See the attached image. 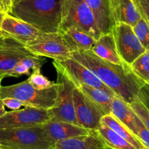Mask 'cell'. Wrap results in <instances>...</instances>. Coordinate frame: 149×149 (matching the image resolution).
I'll return each mask as SVG.
<instances>
[{
    "instance_id": "1f68e13d",
    "label": "cell",
    "mask_w": 149,
    "mask_h": 149,
    "mask_svg": "<svg viewBox=\"0 0 149 149\" xmlns=\"http://www.w3.org/2000/svg\"><path fill=\"white\" fill-rule=\"evenodd\" d=\"M11 7L12 0H0V8L6 13H10Z\"/></svg>"
},
{
    "instance_id": "d590c367",
    "label": "cell",
    "mask_w": 149,
    "mask_h": 149,
    "mask_svg": "<svg viewBox=\"0 0 149 149\" xmlns=\"http://www.w3.org/2000/svg\"><path fill=\"white\" fill-rule=\"evenodd\" d=\"M6 36H0V45H1V44L3 43V42H4V39H5Z\"/></svg>"
},
{
    "instance_id": "8d00e7d4",
    "label": "cell",
    "mask_w": 149,
    "mask_h": 149,
    "mask_svg": "<svg viewBox=\"0 0 149 149\" xmlns=\"http://www.w3.org/2000/svg\"><path fill=\"white\" fill-rule=\"evenodd\" d=\"M100 149H113V148H110V147L106 146L104 145L103 147H102V148H100Z\"/></svg>"
},
{
    "instance_id": "ab89813d",
    "label": "cell",
    "mask_w": 149,
    "mask_h": 149,
    "mask_svg": "<svg viewBox=\"0 0 149 149\" xmlns=\"http://www.w3.org/2000/svg\"><path fill=\"white\" fill-rule=\"evenodd\" d=\"M0 149H1V148H0Z\"/></svg>"
},
{
    "instance_id": "ac0fdd59",
    "label": "cell",
    "mask_w": 149,
    "mask_h": 149,
    "mask_svg": "<svg viewBox=\"0 0 149 149\" xmlns=\"http://www.w3.org/2000/svg\"><path fill=\"white\" fill-rule=\"evenodd\" d=\"M103 146V141L92 130L87 135L57 141L52 149H100Z\"/></svg>"
},
{
    "instance_id": "f546056e",
    "label": "cell",
    "mask_w": 149,
    "mask_h": 149,
    "mask_svg": "<svg viewBox=\"0 0 149 149\" xmlns=\"http://www.w3.org/2000/svg\"><path fill=\"white\" fill-rule=\"evenodd\" d=\"M30 74V70L28 69L26 67H25L24 65L20 62L18 64H17V65L14 67V68H13L11 71H10L8 77H19L23 75L29 76Z\"/></svg>"
},
{
    "instance_id": "8fae6325",
    "label": "cell",
    "mask_w": 149,
    "mask_h": 149,
    "mask_svg": "<svg viewBox=\"0 0 149 149\" xmlns=\"http://www.w3.org/2000/svg\"><path fill=\"white\" fill-rule=\"evenodd\" d=\"M74 104L78 125L90 130L97 129L103 113L77 87L74 90Z\"/></svg>"
},
{
    "instance_id": "9a60e30c",
    "label": "cell",
    "mask_w": 149,
    "mask_h": 149,
    "mask_svg": "<svg viewBox=\"0 0 149 149\" xmlns=\"http://www.w3.org/2000/svg\"><path fill=\"white\" fill-rule=\"evenodd\" d=\"M42 125L54 143L58 141L87 135L92 131L79 125L53 119L47 121Z\"/></svg>"
},
{
    "instance_id": "7402d4cb",
    "label": "cell",
    "mask_w": 149,
    "mask_h": 149,
    "mask_svg": "<svg viewBox=\"0 0 149 149\" xmlns=\"http://www.w3.org/2000/svg\"><path fill=\"white\" fill-rule=\"evenodd\" d=\"M111 113L136 135L135 126V114L131 109L129 103L124 101L118 96H115L112 101Z\"/></svg>"
},
{
    "instance_id": "d6986e66",
    "label": "cell",
    "mask_w": 149,
    "mask_h": 149,
    "mask_svg": "<svg viewBox=\"0 0 149 149\" xmlns=\"http://www.w3.org/2000/svg\"><path fill=\"white\" fill-rule=\"evenodd\" d=\"M90 50L104 61L115 64H122L123 61L118 55L111 31L100 35L95 42Z\"/></svg>"
},
{
    "instance_id": "ba28073f",
    "label": "cell",
    "mask_w": 149,
    "mask_h": 149,
    "mask_svg": "<svg viewBox=\"0 0 149 149\" xmlns=\"http://www.w3.org/2000/svg\"><path fill=\"white\" fill-rule=\"evenodd\" d=\"M25 47L31 53L55 61H62L71 58V53L65 46L59 33H41L34 40Z\"/></svg>"
},
{
    "instance_id": "5b68a950",
    "label": "cell",
    "mask_w": 149,
    "mask_h": 149,
    "mask_svg": "<svg viewBox=\"0 0 149 149\" xmlns=\"http://www.w3.org/2000/svg\"><path fill=\"white\" fill-rule=\"evenodd\" d=\"M68 26H75L95 39L101 35L93 13L84 0H61L60 29Z\"/></svg>"
},
{
    "instance_id": "74e56055",
    "label": "cell",
    "mask_w": 149,
    "mask_h": 149,
    "mask_svg": "<svg viewBox=\"0 0 149 149\" xmlns=\"http://www.w3.org/2000/svg\"><path fill=\"white\" fill-rule=\"evenodd\" d=\"M18 1H20V0H12V5H13V4H15V3L17 2Z\"/></svg>"
},
{
    "instance_id": "603a6c76",
    "label": "cell",
    "mask_w": 149,
    "mask_h": 149,
    "mask_svg": "<svg viewBox=\"0 0 149 149\" xmlns=\"http://www.w3.org/2000/svg\"><path fill=\"white\" fill-rule=\"evenodd\" d=\"M93 131L106 146L113 149H136L104 124L100 123L97 129Z\"/></svg>"
},
{
    "instance_id": "30bf717a",
    "label": "cell",
    "mask_w": 149,
    "mask_h": 149,
    "mask_svg": "<svg viewBox=\"0 0 149 149\" xmlns=\"http://www.w3.org/2000/svg\"><path fill=\"white\" fill-rule=\"evenodd\" d=\"M52 64H55L61 68L76 87L83 85L102 89L112 95L116 96L115 93L105 85L90 70L73 58L62 61L54 60Z\"/></svg>"
},
{
    "instance_id": "5bb4252c",
    "label": "cell",
    "mask_w": 149,
    "mask_h": 149,
    "mask_svg": "<svg viewBox=\"0 0 149 149\" xmlns=\"http://www.w3.org/2000/svg\"><path fill=\"white\" fill-rule=\"evenodd\" d=\"M58 33L71 53L90 50L96 40L90 34L75 26L61 28Z\"/></svg>"
},
{
    "instance_id": "484cf974",
    "label": "cell",
    "mask_w": 149,
    "mask_h": 149,
    "mask_svg": "<svg viewBox=\"0 0 149 149\" xmlns=\"http://www.w3.org/2000/svg\"><path fill=\"white\" fill-rule=\"evenodd\" d=\"M132 29L143 46L146 49H149L148 22L141 17L133 26H132Z\"/></svg>"
},
{
    "instance_id": "e0dca14e",
    "label": "cell",
    "mask_w": 149,
    "mask_h": 149,
    "mask_svg": "<svg viewBox=\"0 0 149 149\" xmlns=\"http://www.w3.org/2000/svg\"><path fill=\"white\" fill-rule=\"evenodd\" d=\"M110 4L114 23H123L133 26L141 18L132 0H110Z\"/></svg>"
},
{
    "instance_id": "277c9868",
    "label": "cell",
    "mask_w": 149,
    "mask_h": 149,
    "mask_svg": "<svg viewBox=\"0 0 149 149\" xmlns=\"http://www.w3.org/2000/svg\"><path fill=\"white\" fill-rule=\"evenodd\" d=\"M57 96L56 85L45 90L34 88L27 79L10 86H1L0 98L14 97L23 103V106L49 110L53 107Z\"/></svg>"
},
{
    "instance_id": "83f0119b",
    "label": "cell",
    "mask_w": 149,
    "mask_h": 149,
    "mask_svg": "<svg viewBox=\"0 0 149 149\" xmlns=\"http://www.w3.org/2000/svg\"><path fill=\"white\" fill-rule=\"evenodd\" d=\"M135 126L137 137L143 144L144 146L147 149H149V130L137 117L136 115L135 116Z\"/></svg>"
},
{
    "instance_id": "9c48e42d",
    "label": "cell",
    "mask_w": 149,
    "mask_h": 149,
    "mask_svg": "<svg viewBox=\"0 0 149 149\" xmlns=\"http://www.w3.org/2000/svg\"><path fill=\"white\" fill-rule=\"evenodd\" d=\"M52 118L49 110L26 106L23 109L7 111L3 116H0V129L42 125Z\"/></svg>"
},
{
    "instance_id": "f1b7e54d",
    "label": "cell",
    "mask_w": 149,
    "mask_h": 149,
    "mask_svg": "<svg viewBox=\"0 0 149 149\" xmlns=\"http://www.w3.org/2000/svg\"><path fill=\"white\" fill-rule=\"evenodd\" d=\"M141 17L149 22L148 11H149V0H132Z\"/></svg>"
},
{
    "instance_id": "4dcf8cb0",
    "label": "cell",
    "mask_w": 149,
    "mask_h": 149,
    "mask_svg": "<svg viewBox=\"0 0 149 149\" xmlns=\"http://www.w3.org/2000/svg\"><path fill=\"white\" fill-rule=\"evenodd\" d=\"M2 101L6 107L12 110H17L23 106V103L20 100L14 97H4L2 98Z\"/></svg>"
},
{
    "instance_id": "3957f363",
    "label": "cell",
    "mask_w": 149,
    "mask_h": 149,
    "mask_svg": "<svg viewBox=\"0 0 149 149\" xmlns=\"http://www.w3.org/2000/svg\"><path fill=\"white\" fill-rule=\"evenodd\" d=\"M53 145L42 125L0 129L1 149H52Z\"/></svg>"
},
{
    "instance_id": "d4e9b609",
    "label": "cell",
    "mask_w": 149,
    "mask_h": 149,
    "mask_svg": "<svg viewBox=\"0 0 149 149\" xmlns=\"http://www.w3.org/2000/svg\"><path fill=\"white\" fill-rule=\"evenodd\" d=\"M27 81L38 90H45L56 85L55 81H51L41 73V69L33 70V72L29 75Z\"/></svg>"
},
{
    "instance_id": "4fadbf2b",
    "label": "cell",
    "mask_w": 149,
    "mask_h": 149,
    "mask_svg": "<svg viewBox=\"0 0 149 149\" xmlns=\"http://www.w3.org/2000/svg\"><path fill=\"white\" fill-rule=\"evenodd\" d=\"M1 31L4 36L13 38L24 45L34 40L42 33L29 23L9 13L5 14Z\"/></svg>"
},
{
    "instance_id": "4316f807",
    "label": "cell",
    "mask_w": 149,
    "mask_h": 149,
    "mask_svg": "<svg viewBox=\"0 0 149 149\" xmlns=\"http://www.w3.org/2000/svg\"><path fill=\"white\" fill-rule=\"evenodd\" d=\"M131 109L137 117L143 123V125L149 130V109L148 107L138 100L129 103Z\"/></svg>"
},
{
    "instance_id": "e575fe53",
    "label": "cell",
    "mask_w": 149,
    "mask_h": 149,
    "mask_svg": "<svg viewBox=\"0 0 149 149\" xmlns=\"http://www.w3.org/2000/svg\"><path fill=\"white\" fill-rule=\"evenodd\" d=\"M4 77H5V76L3 75V74H0V88H1V81H2V79L4 78Z\"/></svg>"
},
{
    "instance_id": "ffe728a7",
    "label": "cell",
    "mask_w": 149,
    "mask_h": 149,
    "mask_svg": "<svg viewBox=\"0 0 149 149\" xmlns=\"http://www.w3.org/2000/svg\"><path fill=\"white\" fill-rule=\"evenodd\" d=\"M92 103L103 113V115L111 113L112 101L115 96L102 89L95 88L88 86H79L77 87Z\"/></svg>"
},
{
    "instance_id": "52a82bcc",
    "label": "cell",
    "mask_w": 149,
    "mask_h": 149,
    "mask_svg": "<svg viewBox=\"0 0 149 149\" xmlns=\"http://www.w3.org/2000/svg\"><path fill=\"white\" fill-rule=\"evenodd\" d=\"M118 55L127 65L147 50L134 33L132 26L123 23H116L111 29Z\"/></svg>"
},
{
    "instance_id": "836d02e7",
    "label": "cell",
    "mask_w": 149,
    "mask_h": 149,
    "mask_svg": "<svg viewBox=\"0 0 149 149\" xmlns=\"http://www.w3.org/2000/svg\"><path fill=\"white\" fill-rule=\"evenodd\" d=\"M5 14H6L5 12H4L1 8H0V34L1 35H3V33H1V24H2L3 20H4V16H5ZM3 36H4V35H3Z\"/></svg>"
},
{
    "instance_id": "6da1fadb",
    "label": "cell",
    "mask_w": 149,
    "mask_h": 149,
    "mask_svg": "<svg viewBox=\"0 0 149 149\" xmlns=\"http://www.w3.org/2000/svg\"><path fill=\"white\" fill-rule=\"evenodd\" d=\"M71 58L88 68L116 96L126 103L137 100L141 89L146 84L133 74L125 63L115 64L101 59L91 50L71 53Z\"/></svg>"
},
{
    "instance_id": "8992f818",
    "label": "cell",
    "mask_w": 149,
    "mask_h": 149,
    "mask_svg": "<svg viewBox=\"0 0 149 149\" xmlns=\"http://www.w3.org/2000/svg\"><path fill=\"white\" fill-rule=\"evenodd\" d=\"M57 71V96L53 107L49 109L52 119L78 125L74 104L75 86L61 68L52 64Z\"/></svg>"
},
{
    "instance_id": "2e32d148",
    "label": "cell",
    "mask_w": 149,
    "mask_h": 149,
    "mask_svg": "<svg viewBox=\"0 0 149 149\" xmlns=\"http://www.w3.org/2000/svg\"><path fill=\"white\" fill-rule=\"evenodd\" d=\"M94 17L95 25L100 34L111 32L115 24L111 10L110 0H84Z\"/></svg>"
},
{
    "instance_id": "7c38bea8",
    "label": "cell",
    "mask_w": 149,
    "mask_h": 149,
    "mask_svg": "<svg viewBox=\"0 0 149 149\" xmlns=\"http://www.w3.org/2000/svg\"><path fill=\"white\" fill-rule=\"evenodd\" d=\"M33 55L24 45L6 36L0 45V74L8 77L10 71L26 57Z\"/></svg>"
},
{
    "instance_id": "cb8c5ba5",
    "label": "cell",
    "mask_w": 149,
    "mask_h": 149,
    "mask_svg": "<svg viewBox=\"0 0 149 149\" xmlns=\"http://www.w3.org/2000/svg\"><path fill=\"white\" fill-rule=\"evenodd\" d=\"M130 66L136 77L149 84V49L134 60Z\"/></svg>"
},
{
    "instance_id": "f35d334b",
    "label": "cell",
    "mask_w": 149,
    "mask_h": 149,
    "mask_svg": "<svg viewBox=\"0 0 149 149\" xmlns=\"http://www.w3.org/2000/svg\"><path fill=\"white\" fill-rule=\"evenodd\" d=\"M0 36H3V35H1V34H0Z\"/></svg>"
},
{
    "instance_id": "44dd1931",
    "label": "cell",
    "mask_w": 149,
    "mask_h": 149,
    "mask_svg": "<svg viewBox=\"0 0 149 149\" xmlns=\"http://www.w3.org/2000/svg\"><path fill=\"white\" fill-rule=\"evenodd\" d=\"M100 123L104 124L110 129L114 131L116 134L126 140L131 145L133 146L136 149H147L138 139V137L132 133L125 125L119 122L112 113L104 115L102 116Z\"/></svg>"
},
{
    "instance_id": "d6a6232c",
    "label": "cell",
    "mask_w": 149,
    "mask_h": 149,
    "mask_svg": "<svg viewBox=\"0 0 149 149\" xmlns=\"http://www.w3.org/2000/svg\"><path fill=\"white\" fill-rule=\"evenodd\" d=\"M6 112H7V111L5 109V106L3 103L2 99L0 98V116H3Z\"/></svg>"
},
{
    "instance_id": "7a4b0ae2",
    "label": "cell",
    "mask_w": 149,
    "mask_h": 149,
    "mask_svg": "<svg viewBox=\"0 0 149 149\" xmlns=\"http://www.w3.org/2000/svg\"><path fill=\"white\" fill-rule=\"evenodd\" d=\"M9 14L42 33H58L61 0H20L12 5Z\"/></svg>"
}]
</instances>
